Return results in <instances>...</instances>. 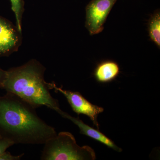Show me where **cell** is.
I'll return each instance as SVG.
<instances>
[{
	"instance_id": "6",
	"label": "cell",
	"mask_w": 160,
	"mask_h": 160,
	"mask_svg": "<svg viewBox=\"0 0 160 160\" xmlns=\"http://www.w3.org/2000/svg\"><path fill=\"white\" fill-rule=\"evenodd\" d=\"M20 33L11 23L0 18V57L17 50L20 45Z\"/></svg>"
},
{
	"instance_id": "11",
	"label": "cell",
	"mask_w": 160,
	"mask_h": 160,
	"mask_svg": "<svg viewBox=\"0 0 160 160\" xmlns=\"http://www.w3.org/2000/svg\"><path fill=\"white\" fill-rule=\"evenodd\" d=\"M13 145L14 143L10 140L0 136V155Z\"/></svg>"
},
{
	"instance_id": "8",
	"label": "cell",
	"mask_w": 160,
	"mask_h": 160,
	"mask_svg": "<svg viewBox=\"0 0 160 160\" xmlns=\"http://www.w3.org/2000/svg\"><path fill=\"white\" fill-rule=\"evenodd\" d=\"M120 73L118 64L113 61H105L100 63L96 68L94 76L98 82L107 83L115 79Z\"/></svg>"
},
{
	"instance_id": "9",
	"label": "cell",
	"mask_w": 160,
	"mask_h": 160,
	"mask_svg": "<svg viewBox=\"0 0 160 160\" xmlns=\"http://www.w3.org/2000/svg\"><path fill=\"white\" fill-rule=\"evenodd\" d=\"M149 37L159 48L160 46V14L156 12L152 16L149 23Z\"/></svg>"
},
{
	"instance_id": "10",
	"label": "cell",
	"mask_w": 160,
	"mask_h": 160,
	"mask_svg": "<svg viewBox=\"0 0 160 160\" xmlns=\"http://www.w3.org/2000/svg\"><path fill=\"white\" fill-rule=\"evenodd\" d=\"M11 8L14 12L16 20L17 28L22 33V19L24 11V2L23 0H10Z\"/></svg>"
},
{
	"instance_id": "2",
	"label": "cell",
	"mask_w": 160,
	"mask_h": 160,
	"mask_svg": "<svg viewBox=\"0 0 160 160\" xmlns=\"http://www.w3.org/2000/svg\"><path fill=\"white\" fill-rule=\"evenodd\" d=\"M46 68L37 60L6 71L2 89L17 96L34 108L46 106L55 111L60 109L58 101L52 96L53 83L44 79Z\"/></svg>"
},
{
	"instance_id": "5",
	"label": "cell",
	"mask_w": 160,
	"mask_h": 160,
	"mask_svg": "<svg viewBox=\"0 0 160 160\" xmlns=\"http://www.w3.org/2000/svg\"><path fill=\"white\" fill-rule=\"evenodd\" d=\"M52 89L62 93L66 97L75 113L78 115L82 114L89 117L97 128L99 129L98 117L104 111V108L92 104L78 92L65 90L57 87L54 83H53Z\"/></svg>"
},
{
	"instance_id": "3",
	"label": "cell",
	"mask_w": 160,
	"mask_h": 160,
	"mask_svg": "<svg viewBox=\"0 0 160 160\" xmlns=\"http://www.w3.org/2000/svg\"><path fill=\"white\" fill-rule=\"evenodd\" d=\"M96 154L89 146H80L73 135L62 132L44 143L42 160H94Z\"/></svg>"
},
{
	"instance_id": "7",
	"label": "cell",
	"mask_w": 160,
	"mask_h": 160,
	"mask_svg": "<svg viewBox=\"0 0 160 160\" xmlns=\"http://www.w3.org/2000/svg\"><path fill=\"white\" fill-rule=\"evenodd\" d=\"M56 112L61 115L62 117L68 119L78 127L80 129V132L81 134L85 135L89 138L96 140L102 143L107 147L111 148L118 152H122V149L116 146L115 144L111 139L106 137L99 130L92 128L88 125L83 122L82 120L78 118H76L72 117L71 115L62 111L61 109H58L55 110Z\"/></svg>"
},
{
	"instance_id": "4",
	"label": "cell",
	"mask_w": 160,
	"mask_h": 160,
	"mask_svg": "<svg viewBox=\"0 0 160 160\" xmlns=\"http://www.w3.org/2000/svg\"><path fill=\"white\" fill-rule=\"evenodd\" d=\"M117 0H92L86 8V26L91 35L102 31L107 16Z\"/></svg>"
},
{
	"instance_id": "12",
	"label": "cell",
	"mask_w": 160,
	"mask_h": 160,
	"mask_svg": "<svg viewBox=\"0 0 160 160\" xmlns=\"http://www.w3.org/2000/svg\"><path fill=\"white\" fill-rule=\"evenodd\" d=\"M24 153L19 155H13L9 152H4L0 155V160H19L24 155Z\"/></svg>"
},
{
	"instance_id": "13",
	"label": "cell",
	"mask_w": 160,
	"mask_h": 160,
	"mask_svg": "<svg viewBox=\"0 0 160 160\" xmlns=\"http://www.w3.org/2000/svg\"><path fill=\"white\" fill-rule=\"evenodd\" d=\"M6 71L0 68V88H2L3 83L6 78Z\"/></svg>"
},
{
	"instance_id": "1",
	"label": "cell",
	"mask_w": 160,
	"mask_h": 160,
	"mask_svg": "<svg viewBox=\"0 0 160 160\" xmlns=\"http://www.w3.org/2000/svg\"><path fill=\"white\" fill-rule=\"evenodd\" d=\"M35 108L15 95L0 96V136L14 144L42 145L55 129L38 116Z\"/></svg>"
}]
</instances>
